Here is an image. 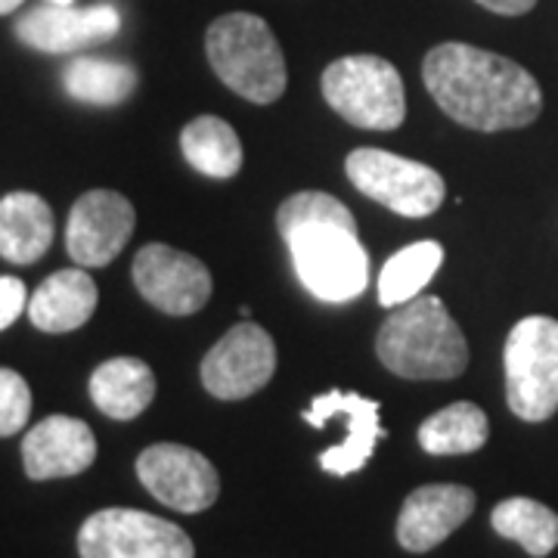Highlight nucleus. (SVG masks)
Listing matches in <instances>:
<instances>
[{"instance_id":"nucleus-1","label":"nucleus","mask_w":558,"mask_h":558,"mask_svg":"<svg viewBox=\"0 0 558 558\" xmlns=\"http://www.w3.org/2000/svg\"><path fill=\"white\" fill-rule=\"evenodd\" d=\"M422 81L450 119L484 134L524 128L543 112V90L524 65L472 44L428 50Z\"/></svg>"},{"instance_id":"nucleus-2","label":"nucleus","mask_w":558,"mask_h":558,"mask_svg":"<svg viewBox=\"0 0 558 558\" xmlns=\"http://www.w3.org/2000/svg\"><path fill=\"white\" fill-rule=\"evenodd\" d=\"M277 230L301 286L326 304H344L369 286V255L351 208L329 193L304 190L279 205Z\"/></svg>"},{"instance_id":"nucleus-3","label":"nucleus","mask_w":558,"mask_h":558,"mask_svg":"<svg viewBox=\"0 0 558 558\" xmlns=\"http://www.w3.org/2000/svg\"><path fill=\"white\" fill-rule=\"evenodd\" d=\"M376 354L388 373L413 381L457 379L469 366V341L435 295L398 304L381 323Z\"/></svg>"},{"instance_id":"nucleus-4","label":"nucleus","mask_w":558,"mask_h":558,"mask_svg":"<svg viewBox=\"0 0 558 558\" xmlns=\"http://www.w3.org/2000/svg\"><path fill=\"white\" fill-rule=\"evenodd\" d=\"M208 62L242 100L277 102L286 94V57L270 25L255 13H227L208 25Z\"/></svg>"},{"instance_id":"nucleus-5","label":"nucleus","mask_w":558,"mask_h":558,"mask_svg":"<svg viewBox=\"0 0 558 558\" xmlns=\"http://www.w3.org/2000/svg\"><path fill=\"white\" fill-rule=\"evenodd\" d=\"M323 97L341 119L363 131H395L407 119L400 72L381 57H341L323 72Z\"/></svg>"},{"instance_id":"nucleus-6","label":"nucleus","mask_w":558,"mask_h":558,"mask_svg":"<svg viewBox=\"0 0 558 558\" xmlns=\"http://www.w3.org/2000/svg\"><path fill=\"white\" fill-rule=\"evenodd\" d=\"M506 400L524 422H546L558 410V319L524 317L506 339Z\"/></svg>"},{"instance_id":"nucleus-7","label":"nucleus","mask_w":558,"mask_h":558,"mask_svg":"<svg viewBox=\"0 0 558 558\" xmlns=\"http://www.w3.org/2000/svg\"><path fill=\"white\" fill-rule=\"evenodd\" d=\"M344 171L363 196L403 218H428L447 196L444 178L435 168L385 149H354L344 161Z\"/></svg>"},{"instance_id":"nucleus-8","label":"nucleus","mask_w":558,"mask_h":558,"mask_svg":"<svg viewBox=\"0 0 558 558\" xmlns=\"http://www.w3.org/2000/svg\"><path fill=\"white\" fill-rule=\"evenodd\" d=\"M81 558H196V546L174 521L140 509H100L81 524Z\"/></svg>"},{"instance_id":"nucleus-9","label":"nucleus","mask_w":558,"mask_h":558,"mask_svg":"<svg viewBox=\"0 0 558 558\" xmlns=\"http://www.w3.org/2000/svg\"><path fill=\"white\" fill-rule=\"evenodd\" d=\"M277 373V344L258 323L242 319L202 360V385L211 398L242 400L260 391Z\"/></svg>"},{"instance_id":"nucleus-10","label":"nucleus","mask_w":558,"mask_h":558,"mask_svg":"<svg viewBox=\"0 0 558 558\" xmlns=\"http://www.w3.org/2000/svg\"><path fill=\"white\" fill-rule=\"evenodd\" d=\"M140 484L178 512H205L218 502L220 475L211 459L183 444H153L137 457Z\"/></svg>"},{"instance_id":"nucleus-11","label":"nucleus","mask_w":558,"mask_h":558,"mask_svg":"<svg viewBox=\"0 0 558 558\" xmlns=\"http://www.w3.org/2000/svg\"><path fill=\"white\" fill-rule=\"evenodd\" d=\"M131 274L140 295L168 317H190L211 299L208 267L196 255L161 242L140 248Z\"/></svg>"},{"instance_id":"nucleus-12","label":"nucleus","mask_w":558,"mask_h":558,"mask_svg":"<svg viewBox=\"0 0 558 558\" xmlns=\"http://www.w3.org/2000/svg\"><path fill=\"white\" fill-rule=\"evenodd\" d=\"M379 413V400L363 398L357 391H326L311 400V407L301 413L307 425L326 428L332 418H344V440L319 453V469L336 478L357 475L373 457L376 444L385 438Z\"/></svg>"},{"instance_id":"nucleus-13","label":"nucleus","mask_w":558,"mask_h":558,"mask_svg":"<svg viewBox=\"0 0 558 558\" xmlns=\"http://www.w3.org/2000/svg\"><path fill=\"white\" fill-rule=\"evenodd\" d=\"M134 205L116 190L84 193L69 215L65 248L78 267H106L119 258L134 233Z\"/></svg>"},{"instance_id":"nucleus-14","label":"nucleus","mask_w":558,"mask_h":558,"mask_svg":"<svg viewBox=\"0 0 558 558\" xmlns=\"http://www.w3.org/2000/svg\"><path fill=\"white\" fill-rule=\"evenodd\" d=\"M121 28V16L116 7H38L16 22V38L40 53H75L84 47H94L102 40L116 38Z\"/></svg>"},{"instance_id":"nucleus-15","label":"nucleus","mask_w":558,"mask_h":558,"mask_svg":"<svg viewBox=\"0 0 558 558\" xmlns=\"http://www.w3.org/2000/svg\"><path fill=\"white\" fill-rule=\"evenodd\" d=\"M97 459V438L87 422L75 416H47L22 440V465L32 481L81 475Z\"/></svg>"},{"instance_id":"nucleus-16","label":"nucleus","mask_w":558,"mask_h":558,"mask_svg":"<svg viewBox=\"0 0 558 558\" xmlns=\"http://www.w3.org/2000/svg\"><path fill=\"white\" fill-rule=\"evenodd\" d=\"M475 490L462 484H425L413 490L398 515V543L407 553H428L475 512Z\"/></svg>"},{"instance_id":"nucleus-17","label":"nucleus","mask_w":558,"mask_h":558,"mask_svg":"<svg viewBox=\"0 0 558 558\" xmlns=\"http://www.w3.org/2000/svg\"><path fill=\"white\" fill-rule=\"evenodd\" d=\"M97 282L81 267L57 270L40 282L28 299V319L40 332H72L81 329L97 311Z\"/></svg>"},{"instance_id":"nucleus-18","label":"nucleus","mask_w":558,"mask_h":558,"mask_svg":"<svg viewBox=\"0 0 558 558\" xmlns=\"http://www.w3.org/2000/svg\"><path fill=\"white\" fill-rule=\"evenodd\" d=\"M53 211L38 193L16 190L0 199V258L35 264L53 245Z\"/></svg>"},{"instance_id":"nucleus-19","label":"nucleus","mask_w":558,"mask_h":558,"mask_svg":"<svg viewBox=\"0 0 558 558\" xmlns=\"http://www.w3.org/2000/svg\"><path fill=\"white\" fill-rule=\"evenodd\" d=\"M156 398V376L140 357H112L90 376V400L116 422L137 418Z\"/></svg>"},{"instance_id":"nucleus-20","label":"nucleus","mask_w":558,"mask_h":558,"mask_svg":"<svg viewBox=\"0 0 558 558\" xmlns=\"http://www.w3.org/2000/svg\"><path fill=\"white\" fill-rule=\"evenodd\" d=\"M490 438V422L472 400H457L418 425V444L432 457H465Z\"/></svg>"},{"instance_id":"nucleus-21","label":"nucleus","mask_w":558,"mask_h":558,"mask_svg":"<svg viewBox=\"0 0 558 558\" xmlns=\"http://www.w3.org/2000/svg\"><path fill=\"white\" fill-rule=\"evenodd\" d=\"M180 149L199 174L230 180L242 168V143L236 131L218 116H199L180 131Z\"/></svg>"},{"instance_id":"nucleus-22","label":"nucleus","mask_w":558,"mask_h":558,"mask_svg":"<svg viewBox=\"0 0 558 558\" xmlns=\"http://www.w3.org/2000/svg\"><path fill=\"white\" fill-rule=\"evenodd\" d=\"M62 87L87 106H119L137 90V69L119 60L78 57L62 69Z\"/></svg>"},{"instance_id":"nucleus-23","label":"nucleus","mask_w":558,"mask_h":558,"mask_svg":"<svg viewBox=\"0 0 558 558\" xmlns=\"http://www.w3.org/2000/svg\"><path fill=\"white\" fill-rule=\"evenodd\" d=\"M490 524L499 537L519 543L527 556L546 558L558 546V515L531 497H509L497 502Z\"/></svg>"},{"instance_id":"nucleus-24","label":"nucleus","mask_w":558,"mask_h":558,"mask_svg":"<svg viewBox=\"0 0 558 558\" xmlns=\"http://www.w3.org/2000/svg\"><path fill=\"white\" fill-rule=\"evenodd\" d=\"M440 264H444L440 242L422 240L400 248L379 270V301L385 307H398V304L418 299L425 286L435 279Z\"/></svg>"},{"instance_id":"nucleus-25","label":"nucleus","mask_w":558,"mask_h":558,"mask_svg":"<svg viewBox=\"0 0 558 558\" xmlns=\"http://www.w3.org/2000/svg\"><path fill=\"white\" fill-rule=\"evenodd\" d=\"M32 416V388L16 369L0 366V438H13Z\"/></svg>"},{"instance_id":"nucleus-26","label":"nucleus","mask_w":558,"mask_h":558,"mask_svg":"<svg viewBox=\"0 0 558 558\" xmlns=\"http://www.w3.org/2000/svg\"><path fill=\"white\" fill-rule=\"evenodd\" d=\"M28 307V292L20 277H0V332L10 329Z\"/></svg>"},{"instance_id":"nucleus-27","label":"nucleus","mask_w":558,"mask_h":558,"mask_svg":"<svg viewBox=\"0 0 558 558\" xmlns=\"http://www.w3.org/2000/svg\"><path fill=\"white\" fill-rule=\"evenodd\" d=\"M484 10L499 13V16H524L537 7V0H475Z\"/></svg>"},{"instance_id":"nucleus-28","label":"nucleus","mask_w":558,"mask_h":558,"mask_svg":"<svg viewBox=\"0 0 558 558\" xmlns=\"http://www.w3.org/2000/svg\"><path fill=\"white\" fill-rule=\"evenodd\" d=\"M25 0H0V16H7V13H13V10H20Z\"/></svg>"},{"instance_id":"nucleus-29","label":"nucleus","mask_w":558,"mask_h":558,"mask_svg":"<svg viewBox=\"0 0 558 558\" xmlns=\"http://www.w3.org/2000/svg\"><path fill=\"white\" fill-rule=\"evenodd\" d=\"M50 3H62V7H69V3H75V0H50Z\"/></svg>"}]
</instances>
